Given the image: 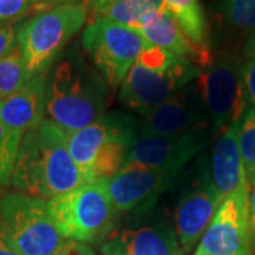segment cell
<instances>
[{
    "instance_id": "27",
    "label": "cell",
    "mask_w": 255,
    "mask_h": 255,
    "mask_svg": "<svg viewBox=\"0 0 255 255\" xmlns=\"http://www.w3.org/2000/svg\"><path fill=\"white\" fill-rule=\"evenodd\" d=\"M21 27V23H9V24H0V58L9 54L10 51L17 46L18 30Z\"/></svg>"
},
{
    "instance_id": "29",
    "label": "cell",
    "mask_w": 255,
    "mask_h": 255,
    "mask_svg": "<svg viewBox=\"0 0 255 255\" xmlns=\"http://www.w3.org/2000/svg\"><path fill=\"white\" fill-rule=\"evenodd\" d=\"M248 221L255 236V177L248 180Z\"/></svg>"
},
{
    "instance_id": "25",
    "label": "cell",
    "mask_w": 255,
    "mask_h": 255,
    "mask_svg": "<svg viewBox=\"0 0 255 255\" xmlns=\"http://www.w3.org/2000/svg\"><path fill=\"white\" fill-rule=\"evenodd\" d=\"M241 71L248 101L255 108V33L248 37L241 55Z\"/></svg>"
},
{
    "instance_id": "28",
    "label": "cell",
    "mask_w": 255,
    "mask_h": 255,
    "mask_svg": "<svg viewBox=\"0 0 255 255\" xmlns=\"http://www.w3.org/2000/svg\"><path fill=\"white\" fill-rule=\"evenodd\" d=\"M58 255H97L90 247L78 241H65Z\"/></svg>"
},
{
    "instance_id": "2",
    "label": "cell",
    "mask_w": 255,
    "mask_h": 255,
    "mask_svg": "<svg viewBox=\"0 0 255 255\" xmlns=\"http://www.w3.org/2000/svg\"><path fill=\"white\" fill-rule=\"evenodd\" d=\"M110 90L102 75L71 50L47 77V119L65 132L80 130L105 114Z\"/></svg>"
},
{
    "instance_id": "22",
    "label": "cell",
    "mask_w": 255,
    "mask_h": 255,
    "mask_svg": "<svg viewBox=\"0 0 255 255\" xmlns=\"http://www.w3.org/2000/svg\"><path fill=\"white\" fill-rule=\"evenodd\" d=\"M238 146L246 167L247 179L255 177V108H248L237 127Z\"/></svg>"
},
{
    "instance_id": "19",
    "label": "cell",
    "mask_w": 255,
    "mask_h": 255,
    "mask_svg": "<svg viewBox=\"0 0 255 255\" xmlns=\"http://www.w3.org/2000/svg\"><path fill=\"white\" fill-rule=\"evenodd\" d=\"M163 7V0H90L92 16L136 30L146 18Z\"/></svg>"
},
{
    "instance_id": "8",
    "label": "cell",
    "mask_w": 255,
    "mask_h": 255,
    "mask_svg": "<svg viewBox=\"0 0 255 255\" xmlns=\"http://www.w3.org/2000/svg\"><path fill=\"white\" fill-rule=\"evenodd\" d=\"M149 46L135 28L92 16L81 36L84 53L111 90L118 88Z\"/></svg>"
},
{
    "instance_id": "30",
    "label": "cell",
    "mask_w": 255,
    "mask_h": 255,
    "mask_svg": "<svg viewBox=\"0 0 255 255\" xmlns=\"http://www.w3.org/2000/svg\"><path fill=\"white\" fill-rule=\"evenodd\" d=\"M0 255H18L14 247L10 243L9 236L6 233V228L3 226L1 219H0Z\"/></svg>"
},
{
    "instance_id": "13",
    "label": "cell",
    "mask_w": 255,
    "mask_h": 255,
    "mask_svg": "<svg viewBox=\"0 0 255 255\" xmlns=\"http://www.w3.org/2000/svg\"><path fill=\"white\" fill-rule=\"evenodd\" d=\"M209 122L197 82L193 81L146 114L139 125V135H183L203 130Z\"/></svg>"
},
{
    "instance_id": "4",
    "label": "cell",
    "mask_w": 255,
    "mask_h": 255,
    "mask_svg": "<svg viewBox=\"0 0 255 255\" xmlns=\"http://www.w3.org/2000/svg\"><path fill=\"white\" fill-rule=\"evenodd\" d=\"M199 65L155 46H147L121 84L119 100L145 117L200 77Z\"/></svg>"
},
{
    "instance_id": "12",
    "label": "cell",
    "mask_w": 255,
    "mask_h": 255,
    "mask_svg": "<svg viewBox=\"0 0 255 255\" xmlns=\"http://www.w3.org/2000/svg\"><path fill=\"white\" fill-rule=\"evenodd\" d=\"M221 203L204 167L183 191L174 209V231L183 254H189L199 243Z\"/></svg>"
},
{
    "instance_id": "26",
    "label": "cell",
    "mask_w": 255,
    "mask_h": 255,
    "mask_svg": "<svg viewBox=\"0 0 255 255\" xmlns=\"http://www.w3.org/2000/svg\"><path fill=\"white\" fill-rule=\"evenodd\" d=\"M44 0H0V24L20 21L27 13L34 10Z\"/></svg>"
},
{
    "instance_id": "20",
    "label": "cell",
    "mask_w": 255,
    "mask_h": 255,
    "mask_svg": "<svg viewBox=\"0 0 255 255\" xmlns=\"http://www.w3.org/2000/svg\"><path fill=\"white\" fill-rule=\"evenodd\" d=\"M163 6L194 46L211 53L207 20L200 0H163Z\"/></svg>"
},
{
    "instance_id": "15",
    "label": "cell",
    "mask_w": 255,
    "mask_h": 255,
    "mask_svg": "<svg viewBox=\"0 0 255 255\" xmlns=\"http://www.w3.org/2000/svg\"><path fill=\"white\" fill-rule=\"evenodd\" d=\"M100 248L104 255H184L174 228L162 220L114 230Z\"/></svg>"
},
{
    "instance_id": "23",
    "label": "cell",
    "mask_w": 255,
    "mask_h": 255,
    "mask_svg": "<svg viewBox=\"0 0 255 255\" xmlns=\"http://www.w3.org/2000/svg\"><path fill=\"white\" fill-rule=\"evenodd\" d=\"M21 136L11 132L0 121V186H10Z\"/></svg>"
},
{
    "instance_id": "18",
    "label": "cell",
    "mask_w": 255,
    "mask_h": 255,
    "mask_svg": "<svg viewBox=\"0 0 255 255\" xmlns=\"http://www.w3.org/2000/svg\"><path fill=\"white\" fill-rule=\"evenodd\" d=\"M136 31L145 38L149 46L167 50L177 57L186 58L199 65L201 70L209 67L213 61L211 53L203 51L201 48L194 46L176 23L173 16L164 9V6L146 18L136 28Z\"/></svg>"
},
{
    "instance_id": "16",
    "label": "cell",
    "mask_w": 255,
    "mask_h": 255,
    "mask_svg": "<svg viewBox=\"0 0 255 255\" xmlns=\"http://www.w3.org/2000/svg\"><path fill=\"white\" fill-rule=\"evenodd\" d=\"M47 77L48 73L31 77L21 90L0 101V121L18 136L46 119Z\"/></svg>"
},
{
    "instance_id": "10",
    "label": "cell",
    "mask_w": 255,
    "mask_h": 255,
    "mask_svg": "<svg viewBox=\"0 0 255 255\" xmlns=\"http://www.w3.org/2000/svg\"><path fill=\"white\" fill-rule=\"evenodd\" d=\"M180 173L127 162L107 187L117 213H143L152 209Z\"/></svg>"
},
{
    "instance_id": "24",
    "label": "cell",
    "mask_w": 255,
    "mask_h": 255,
    "mask_svg": "<svg viewBox=\"0 0 255 255\" xmlns=\"http://www.w3.org/2000/svg\"><path fill=\"white\" fill-rule=\"evenodd\" d=\"M223 14L230 26L255 33V0H223Z\"/></svg>"
},
{
    "instance_id": "21",
    "label": "cell",
    "mask_w": 255,
    "mask_h": 255,
    "mask_svg": "<svg viewBox=\"0 0 255 255\" xmlns=\"http://www.w3.org/2000/svg\"><path fill=\"white\" fill-rule=\"evenodd\" d=\"M30 78L21 50L16 46L0 58V101L21 90Z\"/></svg>"
},
{
    "instance_id": "3",
    "label": "cell",
    "mask_w": 255,
    "mask_h": 255,
    "mask_svg": "<svg viewBox=\"0 0 255 255\" xmlns=\"http://www.w3.org/2000/svg\"><path fill=\"white\" fill-rule=\"evenodd\" d=\"M68 152L85 183L110 180L127 163L137 137L135 119L122 112H107L94 124L65 132Z\"/></svg>"
},
{
    "instance_id": "7",
    "label": "cell",
    "mask_w": 255,
    "mask_h": 255,
    "mask_svg": "<svg viewBox=\"0 0 255 255\" xmlns=\"http://www.w3.org/2000/svg\"><path fill=\"white\" fill-rule=\"evenodd\" d=\"M0 219L18 255H58L64 240L50 216L47 200L21 191L0 197Z\"/></svg>"
},
{
    "instance_id": "5",
    "label": "cell",
    "mask_w": 255,
    "mask_h": 255,
    "mask_svg": "<svg viewBox=\"0 0 255 255\" xmlns=\"http://www.w3.org/2000/svg\"><path fill=\"white\" fill-rule=\"evenodd\" d=\"M90 14L88 4H64L38 11L21 23L17 46L30 77L50 71Z\"/></svg>"
},
{
    "instance_id": "11",
    "label": "cell",
    "mask_w": 255,
    "mask_h": 255,
    "mask_svg": "<svg viewBox=\"0 0 255 255\" xmlns=\"http://www.w3.org/2000/svg\"><path fill=\"white\" fill-rule=\"evenodd\" d=\"M250 231L244 190L223 200L193 255H251Z\"/></svg>"
},
{
    "instance_id": "17",
    "label": "cell",
    "mask_w": 255,
    "mask_h": 255,
    "mask_svg": "<svg viewBox=\"0 0 255 255\" xmlns=\"http://www.w3.org/2000/svg\"><path fill=\"white\" fill-rule=\"evenodd\" d=\"M237 127L238 124H234L221 130V136L211 153L210 179L221 200L248 190L246 167L238 146Z\"/></svg>"
},
{
    "instance_id": "14",
    "label": "cell",
    "mask_w": 255,
    "mask_h": 255,
    "mask_svg": "<svg viewBox=\"0 0 255 255\" xmlns=\"http://www.w3.org/2000/svg\"><path fill=\"white\" fill-rule=\"evenodd\" d=\"M206 129L183 135H137L127 162L180 173L184 166L207 146Z\"/></svg>"
},
{
    "instance_id": "1",
    "label": "cell",
    "mask_w": 255,
    "mask_h": 255,
    "mask_svg": "<svg viewBox=\"0 0 255 255\" xmlns=\"http://www.w3.org/2000/svg\"><path fill=\"white\" fill-rule=\"evenodd\" d=\"M84 183L68 152L64 129L46 118L24 133L10 182L14 190L51 200Z\"/></svg>"
},
{
    "instance_id": "6",
    "label": "cell",
    "mask_w": 255,
    "mask_h": 255,
    "mask_svg": "<svg viewBox=\"0 0 255 255\" xmlns=\"http://www.w3.org/2000/svg\"><path fill=\"white\" fill-rule=\"evenodd\" d=\"M47 206L64 240L84 244L102 241L112 231L118 214L111 200L107 180L84 183L47 200Z\"/></svg>"
},
{
    "instance_id": "9",
    "label": "cell",
    "mask_w": 255,
    "mask_h": 255,
    "mask_svg": "<svg viewBox=\"0 0 255 255\" xmlns=\"http://www.w3.org/2000/svg\"><path fill=\"white\" fill-rule=\"evenodd\" d=\"M203 105L216 130L238 124L248 110L241 57L224 53L213 58L196 80Z\"/></svg>"
}]
</instances>
